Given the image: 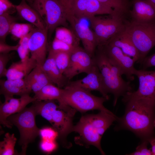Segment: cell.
I'll return each mask as SVG.
<instances>
[{"mask_svg": "<svg viewBox=\"0 0 155 155\" xmlns=\"http://www.w3.org/2000/svg\"><path fill=\"white\" fill-rule=\"evenodd\" d=\"M126 104L125 112L119 118V129L129 130L142 140L154 136V121L155 106L140 99L122 100Z\"/></svg>", "mask_w": 155, "mask_h": 155, "instance_id": "6da1fadb", "label": "cell"}, {"mask_svg": "<svg viewBox=\"0 0 155 155\" xmlns=\"http://www.w3.org/2000/svg\"><path fill=\"white\" fill-rule=\"evenodd\" d=\"M99 48L94 60L100 73L106 92L114 96L115 106L119 98L133 91V87L130 81H126L123 79L122 76L123 74L122 71L109 59L100 48Z\"/></svg>", "mask_w": 155, "mask_h": 155, "instance_id": "7a4b0ae2", "label": "cell"}, {"mask_svg": "<svg viewBox=\"0 0 155 155\" xmlns=\"http://www.w3.org/2000/svg\"><path fill=\"white\" fill-rule=\"evenodd\" d=\"M62 97L65 105L81 112L98 110L113 113L103 105L108 99L103 96H96L79 87L67 85L63 89Z\"/></svg>", "mask_w": 155, "mask_h": 155, "instance_id": "3957f363", "label": "cell"}, {"mask_svg": "<svg viewBox=\"0 0 155 155\" xmlns=\"http://www.w3.org/2000/svg\"><path fill=\"white\" fill-rule=\"evenodd\" d=\"M36 115L32 105L19 113L11 115L7 119L9 123L16 126L19 130L18 143L22 147V154H26L28 144L40 134V129L36 126L35 121Z\"/></svg>", "mask_w": 155, "mask_h": 155, "instance_id": "277c9868", "label": "cell"}, {"mask_svg": "<svg viewBox=\"0 0 155 155\" xmlns=\"http://www.w3.org/2000/svg\"><path fill=\"white\" fill-rule=\"evenodd\" d=\"M124 15L116 12L109 17L95 16L88 19L95 36L97 46L106 44L111 38L125 29Z\"/></svg>", "mask_w": 155, "mask_h": 155, "instance_id": "5b68a950", "label": "cell"}, {"mask_svg": "<svg viewBox=\"0 0 155 155\" xmlns=\"http://www.w3.org/2000/svg\"><path fill=\"white\" fill-rule=\"evenodd\" d=\"M125 29L139 53L137 63L141 64L155 46V22L146 24L126 22Z\"/></svg>", "mask_w": 155, "mask_h": 155, "instance_id": "8992f818", "label": "cell"}, {"mask_svg": "<svg viewBox=\"0 0 155 155\" xmlns=\"http://www.w3.org/2000/svg\"><path fill=\"white\" fill-rule=\"evenodd\" d=\"M56 0L66 15H70L81 20L88 19L98 15H111L117 12L97 0Z\"/></svg>", "mask_w": 155, "mask_h": 155, "instance_id": "52a82bcc", "label": "cell"}, {"mask_svg": "<svg viewBox=\"0 0 155 155\" xmlns=\"http://www.w3.org/2000/svg\"><path fill=\"white\" fill-rule=\"evenodd\" d=\"M30 5L43 20L49 34L60 26H67L65 13L56 0H33Z\"/></svg>", "mask_w": 155, "mask_h": 155, "instance_id": "ba28073f", "label": "cell"}, {"mask_svg": "<svg viewBox=\"0 0 155 155\" xmlns=\"http://www.w3.org/2000/svg\"><path fill=\"white\" fill-rule=\"evenodd\" d=\"M135 75L139 80L138 89L127 93L122 100L140 99L155 106V71L137 70Z\"/></svg>", "mask_w": 155, "mask_h": 155, "instance_id": "9c48e42d", "label": "cell"}, {"mask_svg": "<svg viewBox=\"0 0 155 155\" xmlns=\"http://www.w3.org/2000/svg\"><path fill=\"white\" fill-rule=\"evenodd\" d=\"M84 48L80 46L70 53L69 66L63 73L69 80L82 73H89L95 64L94 58Z\"/></svg>", "mask_w": 155, "mask_h": 155, "instance_id": "30bf717a", "label": "cell"}, {"mask_svg": "<svg viewBox=\"0 0 155 155\" xmlns=\"http://www.w3.org/2000/svg\"><path fill=\"white\" fill-rule=\"evenodd\" d=\"M98 47L122 71L129 81L134 80V75L137 69L134 67L135 62L132 58L124 53L120 49L115 46L106 44Z\"/></svg>", "mask_w": 155, "mask_h": 155, "instance_id": "8fae6325", "label": "cell"}, {"mask_svg": "<svg viewBox=\"0 0 155 155\" xmlns=\"http://www.w3.org/2000/svg\"><path fill=\"white\" fill-rule=\"evenodd\" d=\"M66 16L72 29L82 42L84 48L93 57L96 48L97 46L93 31L87 25L82 22V20L70 15Z\"/></svg>", "mask_w": 155, "mask_h": 155, "instance_id": "7c38bea8", "label": "cell"}, {"mask_svg": "<svg viewBox=\"0 0 155 155\" xmlns=\"http://www.w3.org/2000/svg\"><path fill=\"white\" fill-rule=\"evenodd\" d=\"M36 100L29 94H26L19 98L13 97L5 98L3 103L0 106V123L4 126L11 128L12 126L7 120L11 115L19 113L23 110L28 104Z\"/></svg>", "mask_w": 155, "mask_h": 155, "instance_id": "4fadbf2b", "label": "cell"}, {"mask_svg": "<svg viewBox=\"0 0 155 155\" xmlns=\"http://www.w3.org/2000/svg\"><path fill=\"white\" fill-rule=\"evenodd\" d=\"M48 31L35 28L31 32L28 40L30 57L37 65H42L46 59Z\"/></svg>", "mask_w": 155, "mask_h": 155, "instance_id": "5bb4252c", "label": "cell"}, {"mask_svg": "<svg viewBox=\"0 0 155 155\" xmlns=\"http://www.w3.org/2000/svg\"><path fill=\"white\" fill-rule=\"evenodd\" d=\"M87 74L82 79L69 82L67 85L79 87L90 92L98 91L103 96L108 99L109 97L104 88L100 73L95 63Z\"/></svg>", "mask_w": 155, "mask_h": 155, "instance_id": "9a60e30c", "label": "cell"}, {"mask_svg": "<svg viewBox=\"0 0 155 155\" xmlns=\"http://www.w3.org/2000/svg\"><path fill=\"white\" fill-rule=\"evenodd\" d=\"M75 113V109L72 108L68 111L59 108L53 113L50 123L53 128L57 131L58 137L62 140L65 139L68 135L72 131L73 127L72 118Z\"/></svg>", "mask_w": 155, "mask_h": 155, "instance_id": "2e32d148", "label": "cell"}, {"mask_svg": "<svg viewBox=\"0 0 155 155\" xmlns=\"http://www.w3.org/2000/svg\"><path fill=\"white\" fill-rule=\"evenodd\" d=\"M72 131L78 133L86 143L96 147L102 154H105L101 146L102 136L98 134L86 115L82 116L77 124L73 126Z\"/></svg>", "mask_w": 155, "mask_h": 155, "instance_id": "e0dca14e", "label": "cell"}, {"mask_svg": "<svg viewBox=\"0 0 155 155\" xmlns=\"http://www.w3.org/2000/svg\"><path fill=\"white\" fill-rule=\"evenodd\" d=\"M132 21L140 24L155 22V7L148 0H134L130 11Z\"/></svg>", "mask_w": 155, "mask_h": 155, "instance_id": "ac0fdd59", "label": "cell"}, {"mask_svg": "<svg viewBox=\"0 0 155 155\" xmlns=\"http://www.w3.org/2000/svg\"><path fill=\"white\" fill-rule=\"evenodd\" d=\"M106 44L119 48L124 53L132 58L135 62L137 63L138 62L139 53L125 29L111 38Z\"/></svg>", "mask_w": 155, "mask_h": 155, "instance_id": "d6986e66", "label": "cell"}, {"mask_svg": "<svg viewBox=\"0 0 155 155\" xmlns=\"http://www.w3.org/2000/svg\"><path fill=\"white\" fill-rule=\"evenodd\" d=\"M32 92L24 78L0 80V93L5 98L30 94Z\"/></svg>", "mask_w": 155, "mask_h": 155, "instance_id": "ffe728a7", "label": "cell"}, {"mask_svg": "<svg viewBox=\"0 0 155 155\" xmlns=\"http://www.w3.org/2000/svg\"><path fill=\"white\" fill-rule=\"evenodd\" d=\"M42 66L50 80L57 87H64L67 84L69 80L59 70L50 50H49L47 57Z\"/></svg>", "mask_w": 155, "mask_h": 155, "instance_id": "44dd1931", "label": "cell"}, {"mask_svg": "<svg viewBox=\"0 0 155 155\" xmlns=\"http://www.w3.org/2000/svg\"><path fill=\"white\" fill-rule=\"evenodd\" d=\"M37 65L36 61L30 57L25 61L13 62L7 69L5 77L8 80L24 78Z\"/></svg>", "mask_w": 155, "mask_h": 155, "instance_id": "7402d4cb", "label": "cell"}, {"mask_svg": "<svg viewBox=\"0 0 155 155\" xmlns=\"http://www.w3.org/2000/svg\"><path fill=\"white\" fill-rule=\"evenodd\" d=\"M16 11L19 16L24 20L40 30H47L45 24L37 11L25 0L16 5Z\"/></svg>", "mask_w": 155, "mask_h": 155, "instance_id": "603a6c76", "label": "cell"}, {"mask_svg": "<svg viewBox=\"0 0 155 155\" xmlns=\"http://www.w3.org/2000/svg\"><path fill=\"white\" fill-rule=\"evenodd\" d=\"M24 79L31 91L34 93L38 92L45 85L53 84L48 77L42 65H37Z\"/></svg>", "mask_w": 155, "mask_h": 155, "instance_id": "cb8c5ba5", "label": "cell"}, {"mask_svg": "<svg viewBox=\"0 0 155 155\" xmlns=\"http://www.w3.org/2000/svg\"><path fill=\"white\" fill-rule=\"evenodd\" d=\"M63 89L56 87L54 84H48L43 87L38 92L34 93L33 97L37 100H57L59 108L66 109L68 106L64 103L62 99Z\"/></svg>", "mask_w": 155, "mask_h": 155, "instance_id": "d4e9b609", "label": "cell"}, {"mask_svg": "<svg viewBox=\"0 0 155 155\" xmlns=\"http://www.w3.org/2000/svg\"><path fill=\"white\" fill-rule=\"evenodd\" d=\"M89 121L97 130L104 129L106 130L113 123L117 121L118 117L113 113H111L103 111L96 114L86 115Z\"/></svg>", "mask_w": 155, "mask_h": 155, "instance_id": "484cf974", "label": "cell"}, {"mask_svg": "<svg viewBox=\"0 0 155 155\" xmlns=\"http://www.w3.org/2000/svg\"><path fill=\"white\" fill-rule=\"evenodd\" d=\"M55 100H37L33 102L36 114L39 115L51 123L52 115L55 111L59 108Z\"/></svg>", "mask_w": 155, "mask_h": 155, "instance_id": "4316f807", "label": "cell"}, {"mask_svg": "<svg viewBox=\"0 0 155 155\" xmlns=\"http://www.w3.org/2000/svg\"><path fill=\"white\" fill-rule=\"evenodd\" d=\"M55 30V38L74 48L79 46L80 40L72 29L64 26L58 27Z\"/></svg>", "mask_w": 155, "mask_h": 155, "instance_id": "83f0119b", "label": "cell"}, {"mask_svg": "<svg viewBox=\"0 0 155 155\" xmlns=\"http://www.w3.org/2000/svg\"><path fill=\"white\" fill-rule=\"evenodd\" d=\"M36 27L30 23L14 22L11 25L10 33L15 39H20L28 35Z\"/></svg>", "mask_w": 155, "mask_h": 155, "instance_id": "f1b7e54d", "label": "cell"}, {"mask_svg": "<svg viewBox=\"0 0 155 155\" xmlns=\"http://www.w3.org/2000/svg\"><path fill=\"white\" fill-rule=\"evenodd\" d=\"M16 20V18L11 14L0 15V42H5L6 37L10 33L11 26Z\"/></svg>", "mask_w": 155, "mask_h": 155, "instance_id": "f546056e", "label": "cell"}, {"mask_svg": "<svg viewBox=\"0 0 155 155\" xmlns=\"http://www.w3.org/2000/svg\"><path fill=\"white\" fill-rule=\"evenodd\" d=\"M16 141L17 139L14 134L6 133L3 140L0 142V155L15 154L14 147Z\"/></svg>", "mask_w": 155, "mask_h": 155, "instance_id": "4dcf8cb0", "label": "cell"}, {"mask_svg": "<svg viewBox=\"0 0 155 155\" xmlns=\"http://www.w3.org/2000/svg\"><path fill=\"white\" fill-rule=\"evenodd\" d=\"M49 50L52 53L57 65L61 72L63 74L69 66L71 52L65 51L55 52L50 48Z\"/></svg>", "mask_w": 155, "mask_h": 155, "instance_id": "1f68e13d", "label": "cell"}, {"mask_svg": "<svg viewBox=\"0 0 155 155\" xmlns=\"http://www.w3.org/2000/svg\"><path fill=\"white\" fill-rule=\"evenodd\" d=\"M31 32L27 35L19 39L16 51L22 61H26L30 57L28 43Z\"/></svg>", "mask_w": 155, "mask_h": 155, "instance_id": "d6a6232c", "label": "cell"}, {"mask_svg": "<svg viewBox=\"0 0 155 155\" xmlns=\"http://www.w3.org/2000/svg\"><path fill=\"white\" fill-rule=\"evenodd\" d=\"M97 0L124 15L127 11V4L125 0Z\"/></svg>", "mask_w": 155, "mask_h": 155, "instance_id": "836d02e7", "label": "cell"}, {"mask_svg": "<svg viewBox=\"0 0 155 155\" xmlns=\"http://www.w3.org/2000/svg\"><path fill=\"white\" fill-rule=\"evenodd\" d=\"M50 49L55 52L65 51L71 52L75 48L54 38L52 41L51 47Z\"/></svg>", "mask_w": 155, "mask_h": 155, "instance_id": "e575fe53", "label": "cell"}, {"mask_svg": "<svg viewBox=\"0 0 155 155\" xmlns=\"http://www.w3.org/2000/svg\"><path fill=\"white\" fill-rule=\"evenodd\" d=\"M16 11V5L9 0H0V15L12 14Z\"/></svg>", "mask_w": 155, "mask_h": 155, "instance_id": "d590c367", "label": "cell"}, {"mask_svg": "<svg viewBox=\"0 0 155 155\" xmlns=\"http://www.w3.org/2000/svg\"><path fill=\"white\" fill-rule=\"evenodd\" d=\"M39 135L42 140L52 141H55L58 136V133L54 129L48 127L40 129Z\"/></svg>", "mask_w": 155, "mask_h": 155, "instance_id": "8d00e7d4", "label": "cell"}, {"mask_svg": "<svg viewBox=\"0 0 155 155\" xmlns=\"http://www.w3.org/2000/svg\"><path fill=\"white\" fill-rule=\"evenodd\" d=\"M148 143V141L147 140H142L141 143L136 148L135 151L127 155H152L151 150L148 148L147 146Z\"/></svg>", "mask_w": 155, "mask_h": 155, "instance_id": "74e56055", "label": "cell"}, {"mask_svg": "<svg viewBox=\"0 0 155 155\" xmlns=\"http://www.w3.org/2000/svg\"><path fill=\"white\" fill-rule=\"evenodd\" d=\"M9 53H0V77H5L7 69V65L11 59Z\"/></svg>", "mask_w": 155, "mask_h": 155, "instance_id": "f35d334b", "label": "cell"}, {"mask_svg": "<svg viewBox=\"0 0 155 155\" xmlns=\"http://www.w3.org/2000/svg\"><path fill=\"white\" fill-rule=\"evenodd\" d=\"M40 147L43 151L49 153L56 149L57 145L55 141L42 139L40 144Z\"/></svg>", "mask_w": 155, "mask_h": 155, "instance_id": "ab89813d", "label": "cell"}, {"mask_svg": "<svg viewBox=\"0 0 155 155\" xmlns=\"http://www.w3.org/2000/svg\"><path fill=\"white\" fill-rule=\"evenodd\" d=\"M141 64L142 65L143 69H144L150 67L155 66V53L146 57Z\"/></svg>", "mask_w": 155, "mask_h": 155, "instance_id": "60d3db41", "label": "cell"}, {"mask_svg": "<svg viewBox=\"0 0 155 155\" xmlns=\"http://www.w3.org/2000/svg\"><path fill=\"white\" fill-rule=\"evenodd\" d=\"M18 44L14 46L7 44L6 42H0V53H9L11 51H17Z\"/></svg>", "mask_w": 155, "mask_h": 155, "instance_id": "b9f144b4", "label": "cell"}, {"mask_svg": "<svg viewBox=\"0 0 155 155\" xmlns=\"http://www.w3.org/2000/svg\"><path fill=\"white\" fill-rule=\"evenodd\" d=\"M148 141L151 146L152 155H155V137L154 136L151 137L148 140Z\"/></svg>", "mask_w": 155, "mask_h": 155, "instance_id": "7bdbcfd3", "label": "cell"}, {"mask_svg": "<svg viewBox=\"0 0 155 155\" xmlns=\"http://www.w3.org/2000/svg\"><path fill=\"white\" fill-rule=\"evenodd\" d=\"M148 0L155 7V0Z\"/></svg>", "mask_w": 155, "mask_h": 155, "instance_id": "ee69618b", "label": "cell"}, {"mask_svg": "<svg viewBox=\"0 0 155 155\" xmlns=\"http://www.w3.org/2000/svg\"><path fill=\"white\" fill-rule=\"evenodd\" d=\"M27 2H28L30 5L32 3L33 0H25Z\"/></svg>", "mask_w": 155, "mask_h": 155, "instance_id": "f6af8a7d", "label": "cell"}, {"mask_svg": "<svg viewBox=\"0 0 155 155\" xmlns=\"http://www.w3.org/2000/svg\"><path fill=\"white\" fill-rule=\"evenodd\" d=\"M154 128H155V116L154 119Z\"/></svg>", "mask_w": 155, "mask_h": 155, "instance_id": "bcb514c9", "label": "cell"}]
</instances>
